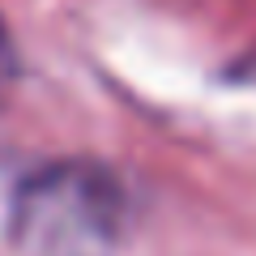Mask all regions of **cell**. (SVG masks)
<instances>
[{
    "label": "cell",
    "instance_id": "obj_2",
    "mask_svg": "<svg viewBox=\"0 0 256 256\" xmlns=\"http://www.w3.org/2000/svg\"><path fill=\"white\" fill-rule=\"evenodd\" d=\"M13 73H18V47H13V34L4 26V18H0V86L9 82Z\"/></svg>",
    "mask_w": 256,
    "mask_h": 256
},
{
    "label": "cell",
    "instance_id": "obj_1",
    "mask_svg": "<svg viewBox=\"0 0 256 256\" xmlns=\"http://www.w3.org/2000/svg\"><path fill=\"white\" fill-rule=\"evenodd\" d=\"M128 196L107 166L52 162L13 196V239L47 256H102L120 239Z\"/></svg>",
    "mask_w": 256,
    "mask_h": 256
}]
</instances>
